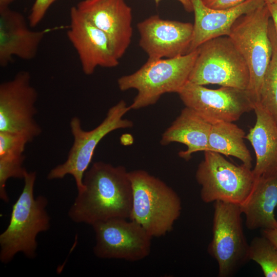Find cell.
<instances>
[{"label":"cell","instance_id":"obj_1","mask_svg":"<svg viewBox=\"0 0 277 277\" xmlns=\"http://www.w3.org/2000/svg\"><path fill=\"white\" fill-rule=\"evenodd\" d=\"M83 184L68 212L73 222L92 226L113 218L129 219L132 187L125 167L94 162L85 172Z\"/></svg>","mask_w":277,"mask_h":277},{"label":"cell","instance_id":"obj_2","mask_svg":"<svg viewBox=\"0 0 277 277\" xmlns=\"http://www.w3.org/2000/svg\"><path fill=\"white\" fill-rule=\"evenodd\" d=\"M35 171L27 172L24 186L13 205L9 223L0 235V261L11 262L18 252L33 259L36 255V236L48 230L50 217L46 210L48 200L43 195L34 196Z\"/></svg>","mask_w":277,"mask_h":277},{"label":"cell","instance_id":"obj_3","mask_svg":"<svg viewBox=\"0 0 277 277\" xmlns=\"http://www.w3.org/2000/svg\"><path fill=\"white\" fill-rule=\"evenodd\" d=\"M132 187L129 219L139 224L152 238L172 230L182 210L177 193L163 181L143 170L129 171Z\"/></svg>","mask_w":277,"mask_h":277},{"label":"cell","instance_id":"obj_4","mask_svg":"<svg viewBox=\"0 0 277 277\" xmlns=\"http://www.w3.org/2000/svg\"><path fill=\"white\" fill-rule=\"evenodd\" d=\"M198 53L196 49L175 57L148 59L135 72L120 77L117 84L121 91H137L130 110L154 105L165 93H178L189 81Z\"/></svg>","mask_w":277,"mask_h":277},{"label":"cell","instance_id":"obj_5","mask_svg":"<svg viewBox=\"0 0 277 277\" xmlns=\"http://www.w3.org/2000/svg\"><path fill=\"white\" fill-rule=\"evenodd\" d=\"M271 18L264 4L240 16L228 36L245 60L249 73L246 91L255 104L259 101L263 79L272 53L268 26Z\"/></svg>","mask_w":277,"mask_h":277},{"label":"cell","instance_id":"obj_6","mask_svg":"<svg viewBox=\"0 0 277 277\" xmlns=\"http://www.w3.org/2000/svg\"><path fill=\"white\" fill-rule=\"evenodd\" d=\"M130 110L129 106L121 100L108 110L103 121L91 130L83 129L81 121L77 116L73 117L70 123L74 141L66 160L52 168L47 175V179H63L72 175L75 182L78 192L84 188L83 177L91 162L94 150L100 142L108 134L120 129L131 128L133 123L124 118Z\"/></svg>","mask_w":277,"mask_h":277},{"label":"cell","instance_id":"obj_7","mask_svg":"<svg viewBox=\"0 0 277 277\" xmlns=\"http://www.w3.org/2000/svg\"><path fill=\"white\" fill-rule=\"evenodd\" d=\"M195 176L204 203L220 201L239 205L248 197L256 178L251 168L235 165L210 151L204 152Z\"/></svg>","mask_w":277,"mask_h":277},{"label":"cell","instance_id":"obj_8","mask_svg":"<svg viewBox=\"0 0 277 277\" xmlns=\"http://www.w3.org/2000/svg\"><path fill=\"white\" fill-rule=\"evenodd\" d=\"M198 55L189 81L246 90L249 73L243 57L228 36L208 41L197 48Z\"/></svg>","mask_w":277,"mask_h":277},{"label":"cell","instance_id":"obj_9","mask_svg":"<svg viewBox=\"0 0 277 277\" xmlns=\"http://www.w3.org/2000/svg\"><path fill=\"white\" fill-rule=\"evenodd\" d=\"M242 214L238 204L214 202L212 238L207 251L217 263L220 277L232 276L249 260Z\"/></svg>","mask_w":277,"mask_h":277},{"label":"cell","instance_id":"obj_10","mask_svg":"<svg viewBox=\"0 0 277 277\" xmlns=\"http://www.w3.org/2000/svg\"><path fill=\"white\" fill-rule=\"evenodd\" d=\"M38 94L27 71L0 85V132L20 134L31 142L42 129L34 119Z\"/></svg>","mask_w":277,"mask_h":277},{"label":"cell","instance_id":"obj_11","mask_svg":"<svg viewBox=\"0 0 277 277\" xmlns=\"http://www.w3.org/2000/svg\"><path fill=\"white\" fill-rule=\"evenodd\" d=\"M92 227L95 238L93 251L98 258L136 262L151 252L152 237L134 221L113 218L97 222Z\"/></svg>","mask_w":277,"mask_h":277},{"label":"cell","instance_id":"obj_12","mask_svg":"<svg viewBox=\"0 0 277 277\" xmlns=\"http://www.w3.org/2000/svg\"><path fill=\"white\" fill-rule=\"evenodd\" d=\"M177 94L185 107L211 125L234 122L254 105L246 90L230 87L211 89L188 81Z\"/></svg>","mask_w":277,"mask_h":277},{"label":"cell","instance_id":"obj_13","mask_svg":"<svg viewBox=\"0 0 277 277\" xmlns=\"http://www.w3.org/2000/svg\"><path fill=\"white\" fill-rule=\"evenodd\" d=\"M139 45L148 60L173 58L190 52L193 25L154 15L139 22Z\"/></svg>","mask_w":277,"mask_h":277},{"label":"cell","instance_id":"obj_14","mask_svg":"<svg viewBox=\"0 0 277 277\" xmlns=\"http://www.w3.org/2000/svg\"><path fill=\"white\" fill-rule=\"evenodd\" d=\"M67 36L75 49L86 75L93 74L97 67L113 68L119 64L107 35L83 16L75 6L70 11Z\"/></svg>","mask_w":277,"mask_h":277},{"label":"cell","instance_id":"obj_15","mask_svg":"<svg viewBox=\"0 0 277 277\" xmlns=\"http://www.w3.org/2000/svg\"><path fill=\"white\" fill-rule=\"evenodd\" d=\"M78 11L110 40L120 59L129 47L132 35V10L125 0H83Z\"/></svg>","mask_w":277,"mask_h":277},{"label":"cell","instance_id":"obj_16","mask_svg":"<svg viewBox=\"0 0 277 277\" xmlns=\"http://www.w3.org/2000/svg\"><path fill=\"white\" fill-rule=\"evenodd\" d=\"M46 31H33L24 16L9 7H0V65L7 66L17 56L26 61L36 55Z\"/></svg>","mask_w":277,"mask_h":277},{"label":"cell","instance_id":"obj_17","mask_svg":"<svg viewBox=\"0 0 277 277\" xmlns=\"http://www.w3.org/2000/svg\"><path fill=\"white\" fill-rule=\"evenodd\" d=\"M190 1L194 22L190 52L208 41L228 36L232 26L240 16L265 4L264 0H246L232 8L216 9L208 7L203 0Z\"/></svg>","mask_w":277,"mask_h":277},{"label":"cell","instance_id":"obj_18","mask_svg":"<svg viewBox=\"0 0 277 277\" xmlns=\"http://www.w3.org/2000/svg\"><path fill=\"white\" fill-rule=\"evenodd\" d=\"M256 121L245 136L255 152L256 177L277 176V125L260 103L254 105Z\"/></svg>","mask_w":277,"mask_h":277},{"label":"cell","instance_id":"obj_19","mask_svg":"<svg viewBox=\"0 0 277 277\" xmlns=\"http://www.w3.org/2000/svg\"><path fill=\"white\" fill-rule=\"evenodd\" d=\"M240 207L248 229H277L274 214L277 208V176L257 177L250 194Z\"/></svg>","mask_w":277,"mask_h":277},{"label":"cell","instance_id":"obj_20","mask_svg":"<svg viewBox=\"0 0 277 277\" xmlns=\"http://www.w3.org/2000/svg\"><path fill=\"white\" fill-rule=\"evenodd\" d=\"M211 126L194 110L185 107L164 132L160 143L162 145L174 142L185 145L187 149L179 152V155L188 160L192 154L208 150Z\"/></svg>","mask_w":277,"mask_h":277},{"label":"cell","instance_id":"obj_21","mask_svg":"<svg viewBox=\"0 0 277 277\" xmlns=\"http://www.w3.org/2000/svg\"><path fill=\"white\" fill-rule=\"evenodd\" d=\"M245 136L244 131L233 122L213 124L209 135L207 151L234 156L252 168V158L244 142Z\"/></svg>","mask_w":277,"mask_h":277},{"label":"cell","instance_id":"obj_22","mask_svg":"<svg viewBox=\"0 0 277 277\" xmlns=\"http://www.w3.org/2000/svg\"><path fill=\"white\" fill-rule=\"evenodd\" d=\"M268 32L272 45L271 58L261 88L259 103L277 125V33L271 18Z\"/></svg>","mask_w":277,"mask_h":277},{"label":"cell","instance_id":"obj_23","mask_svg":"<svg viewBox=\"0 0 277 277\" xmlns=\"http://www.w3.org/2000/svg\"><path fill=\"white\" fill-rule=\"evenodd\" d=\"M248 259L260 265L265 277H277V248L266 237L262 235L253 238Z\"/></svg>","mask_w":277,"mask_h":277},{"label":"cell","instance_id":"obj_24","mask_svg":"<svg viewBox=\"0 0 277 277\" xmlns=\"http://www.w3.org/2000/svg\"><path fill=\"white\" fill-rule=\"evenodd\" d=\"M25 155L20 156L0 159V197L5 202L9 198L6 191V183L10 178L24 179L28 172L23 166Z\"/></svg>","mask_w":277,"mask_h":277},{"label":"cell","instance_id":"obj_25","mask_svg":"<svg viewBox=\"0 0 277 277\" xmlns=\"http://www.w3.org/2000/svg\"><path fill=\"white\" fill-rule=\"evenodd\" d=\"M30 142L25 136L12 132H0V159L24 155L25 146Z\"/></svg>","mask_w":277,"mask_h":277},{"label":"cell","instance_id":"obj_26","mask_svg":"<svg viewBox=\"0 0 277 277\" xmlns=\"http://www.w3.org/2000/svg\"><path fill=\"white\" fill-rule=\"evenodd\" d=\"M57 0H35L28 16L30 27H35L44 17L50 6Z\"/></svg>","mask_w":277,"mask_h":277},{"label":"cell","instance_id":"obj_27","mask_svg":"<svg viewBox=\"0 0 277 277\" xmlns=\"http://www.w3.org/2000/svg\"><path fill=\"white\" fill-rule=\"evenodd\" d=\"M208 7L216 9H225L235 7L246 0H203Z\"/></svg>","mask_w":277,"mask_h":277},{"label":"cell","instance_id":"obj_28","mask_svg":"<svg viewBox=\"0 0 277 277\" xmlns=\"http://www.w3.org/2000/svg\"><path fill=\"white\" fill-rule=\"evenodd\" d=\"M262 235L268 238L277 248V229H262Z\"/></svg>","mask_w":277,"mask_h":277},{"label":"cell","instance_id":"obj_29","mask_svg":"<svg viewBox=\"0 0 277 277\" xmlns=\"http://www.w3.org/2000/svg\"><path fill=\"white\" fill-rule=\"evenodd\" d=\"M268 7L271 18L277 33V3L266 4Z\"/></svg>","mask_w":277,"mask_h":277},{"label":"cell","instance_id":"obj_30","mask_svg":"<svg viewBox=\"0 0 277 277\" xmlns=\"http://www.w3.org/2000/svg\"><path fill=\"white\" fill-rule=\"evenodd\" d=\"M155 4L158 5L161 0H153ZM183 5V7L187 12L193 11V7L190 0H176Z\"/></svg>","mask_w":277,"mask_h":277},{"label":"cell","instance_id":"obj_31","mask_svg":"<svg viewBox=\"0 0 277 277\" xmlns=\"http://www.w3.org/2000/svg\"><path fill=\"white\" fill-rule=\"evenodd\" d=\"M14 0H0V7H9Z\"/></svg>","mask_w":277,"mask_h":277},{"label":"cell","instance_id":"obj_32","mask_svg":"<svg viewBox=\"0 0 277 277\" xmlns=\"http://www.w3.org/2000/svg\"><path fill=\"white\" fill-rule=\"evenodd\" d=\"M265 4H272V3H277V0H264Z\"/></svg>","mask_w":277,"mask_h":277}]
</instances>
